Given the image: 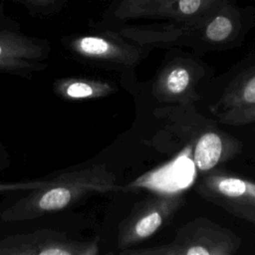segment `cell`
I'll return each instance as SVG.
<instances>
[{"instance_id": "6da1fadb", "label": "cell", "mask_w": 255, "mask_h": 255, "mask_svg": "<svg viewBox=\"0 0 255 255\" xmlns=\"http://www.w3.org/2000/svg\"><path fill=\"white\" fill-rule=\"evenodd\" d=\"M122 188L117 174L105 162L67 168L49 175L41 187L13 192L0 203V223L70 210L89 195Z\"/></svg>"}, {"instance_id": "7a4b0ae2", "label": "cell", "mask_w": 255, "mask_h": 255, "mask_svg": "<svg viewBox=\"0 0 255 255\" xmlns=\"http://www.w3.org/2000/svg\"><path fill=\"white\" fill-rule=\"evenodd\" d=\"M99 239L84 238L69 210L0 223V255H97Z\"/></svg>"}, {"instance_id": "3957f363", "label": "cell", "mask_w": 255, "mask_h": 255, "mask_svg": "<svg viewBox=\"0 0 255 255\" xmlns=\"http://www.w3.org/2000/svg\"><path fill=\"white\" fill-rule=\"evenodd\" d=\"M241 245V238L209 219L196 218L177 229L167 244L143 248H128L120 255H233Z\"/></svg>"}, {"instance_id": "277c9868", "label": "cell", "mask_w": 255, "mask_h": 255, "mask_svg": "<svg viewBox=\"0 0 255 255\" xmlns=\"http://www.w3.org/2000/svg\"><path fill=\"white\" fill-rule=\"evenodd\" d=\"M184 201L181 193H165L134 204L130 213L119 224L117 246L120 251L153 236L172 219Z\"/></svg>"}, {"instance_id": "5b68a950", "label": "cell", "mask_w": 255, "mask_h": 255, "mask_svg": "<svg viewBox=\"0 0 255 255\" xmlns=\"http://www.w3.org/2000/svg\"><path fill=\"white\" fill-rule=\"evenodd\" d=\"M203 67L187 58H175L157 71L151 94L159 103L191 106L200 99L198 83L204 75Z\"/></svg>"}, {"instance_id": "8992f818", "label": "cell", "mask_w": 255, "mask_h": 255, "mask_svg": "<svg viewBox=\"0 0 255 255\" xmlns=\"http://www.w3.org/2000/svg\"><path fill=\"white\" fill-rule=\"evenodd\" d=\"M49 45L10 31H0V73L31 78L46 69Z\"/></svg>"}, {"instance_id": "52a82bcc", "label": "cell", "mask_w": 255, "mask_h": 255, "mask_svg": "<svg viewBox=\"0 0 255 255\" xmlns=\"http://www.w3.org/2000/svg\"><path fill=\"white\" fill-rule=\"evenodd\" d=\"M69 48L81 59L116 70L132 69L140 62L142 56L136 48L99 35L74 38L70 41Z\"/></svg>"}, {"instance_id": "ba28073f", "label": "cell", "mask_w": 255, "mask_h": 255, "mask_svg": "<svg viewBox=\"0 0 255 255\" xmlns=\"http://www.w3.org/2000/svg\"><path fill=\"white\" fill-rule=\"evenodd\" d=\"M197 190L202 197L225 210L255 208V181L217 168L203 176Z\"/></svg>"}, {"instance_id": "9c48e42d", "label": "cell", "mask_w": 255, "mask_h": 255, "mask_svg": "<svg viewBox=\"0 0 255 255\" xmlns=\"http://www.w3.org/2000/svg\"><path fill=\"white\" fill-rule=\"evenodd\" d=\"M53 91L67 101H86L108 97L117 91V86L102 79L68 77L57 79L53 84Z\"/></svg>"}, {"instance_id": "30bf717a", "label": "cell", "mask_w": 255, "mask_h": 255, "mask_svg": "<svg viewBox=\"0 0 255 255\" xmlns=\"http://www.w3.org/2000/svg\"><path fill=\"white\" fill-rule=\"evenodd\" d=\"M255 105V66L239 74L225 89L220 100L212 108L217 115L223 112Z\"/></svg>"}, {"instance_id": "8fae6325", "label": "cell", "mask_w": 255, "mask_h": 255, "mask_svg": "<svg viewBox=\"0 0 255 255\" xmlns=\"http://www.w3.org/2000/svg\"><path fill=\"white\" fill-rule=\"evenodd\" d=\"M233 32V24L230 19L224 16L214 18L205 28V37L212 43L226 41Z\"/></svg>"}, {"instance_id": "7c38bea8", "label": "cell", "mask_w": 255, "mask_h": 255, "mask_svg": "<svg viewBox=\"0 0 255 255\" xmlns=\"http://www.w3.org/2000/svg\"><path fill=\"white\" fill-rule=\"evenodd\" d=\"M216 116L218 122L223 125L242 126L253 124L255 123V105L248 108L223 112Z\"/></svg>"}, {"instance_id": "4fadbf2b", "label": "cell", "mask_w": 255, "mask_h": 255, "mask_svg": "<svg viewBox=\"0 0 255 255\" xmlns=\"http://www.w3.org/2000/svg\"><path fill=\"white\" fill-rule=\"evenodd\" d=\"M47 182L45 179L30 180V181H16V182H0V193H13L15 191L30 190L41 187Z\"/></svg>"}, {"instance_id": "5bb4252c", "label": "cell", "mask_w": 255, "mask_h": 255, "mask_svg": "<svg viewBox=\"0 0 255 255\" xmlns=\"http://www.w3.org/2000/svg\"><path fill=\"white\" fill-rule=\"evenodd\" d=\"M231 214L243 218L249 222H252L255 224V208L250 207H234L227 210Z\"/></svg>"}, {"instance_id": "9a60e30c", "label": "cell", "mask_w": 255, "mask_h": 255, "mask_svg": "<svg viewBox=\"0 0 255 255\" xmlns=\"http://www.w3.org/2000/svg\"><path fill=\"white\" fill-rule=\"evenodd\" d=\"M201 4V0H179L178 9L183 14L195 13Z\"/></svg>"}, {"instance_id": "2e32d148", "label": "cell", "mask_w": 255, "mask_h": 255, "mask_svg": "<svg viewBox=\"0 0 255 255\" xmlns=\"http://www.w3.org/2000/svg\"><path fill=\"white\" fill-rule=\"evenodd\" d=\"M9 164V154L5 148L0 144V171L6 168Z\"/></svg>"}, {"instance_id": "e0dca14e", "label": "cell", "mask_w": 255, "mask_h": 255, "mask_svg": "<svg viewBox=\"0 0 255 255\" xmlns=\"http://www.w3.org/2000/svg\"><path fill=\"white\" fill-rule=\"evenodd\" d=\"M33 1H36V2H46L48 0H33Z\"/></svg>"}]
</instances>
